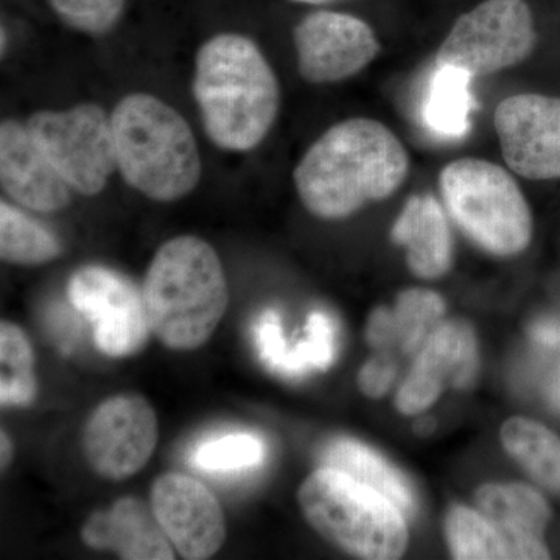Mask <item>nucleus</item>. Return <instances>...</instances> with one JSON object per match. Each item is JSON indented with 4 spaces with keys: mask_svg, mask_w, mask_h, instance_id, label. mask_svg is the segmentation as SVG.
Instances as JSON below:
<instances>
[{
    "mask_svg": "<svg viewBox=\"0 0 560 560\" xmlns=\"http://www.w3.org/2000/svg\"><path fill=\"white\" fill-rule=\"evenodd\" d=\"M410 156L382 121L355 117L334 125L293 172L302 205L323 220H342L404 186Z\"/></svg>",
    "mask_w": 560,
    "mask_h": 560,
    "instance_id": "obj_1",
    "label": "nucleus"
},
{
    "mask_svg": "<svg viewBox=\"0 0 560 560\" xmlns=\"http://www.w3.org/2000/svg\"><path fill=\"white\" fill-rule=\"evenodd\" d=\"M191 90L206 135L223 150H253L278 117V77L259 46L241 33H219L202 44Z\"/></svg>",
    "mask_w": 560,
    "mask_h": 560,
    "instance_id": "obj_2",
    "label": "nucleus"
},
{
    "mask_svg": "<svg viewBox=\"0 0 560 560\" xmlns=\"http://www.w3.org/2000/svg\"><path fill=\"white\" fill-rule=\"evenodd\" d=\"M142 296L151 334L173 350L201 348L230 304L219 254L194 235L172 238L158 249Z\"/></svg>",
    "mask_w": 560,
    "mask_h": 560,
    "instance_id": "obj_3",
    "label": "nucleus"
},
{
    "mask_svg": "<svg viewBox=\"0 0 560 560\" xmlns=\"http://www.w3.org/2000/svg\"><path fill=\"white\" fill-rule=\"evenodd\" d=\"M110 124L117 168L150 200H179L200 183L197 140L186 119L167 103L136 92L117 103Z\"/></svg>",
    "mask_w": 560,
    "mask_h": 560,
    "instance_id": "obj_4",
    "label": "nucleus"
},
{
    "mask_svg": "<svg viewBox=\"0 0 560 560\" xmlns=\"http://www.w3.org/2000/svg\"><path fill=\"white\" fill-rule=\"evenodd\" d=\"M298 501L305 521L341 550L363 559H399L408 547L404 512L363 482L329 467L305 478Z\"/></svg>",
    "mask_w": 560,
    "mask_h": 560,
    "instance_id": "obj_5",
    "label": "nucleus"
},
{
    "mask_svg": "<svg viewBox=\"0 0 560 560\" xmlns=\"http://www.w3.org/2000/svg\"><path fill=\"white\" fill-rule=\"evenodd\" d=\"M444 208L467 237L497 257L518 256L533 238V213L512 173L463 158L440 173Z\"/></svg>",
    "mask_w": 560,
    "mask_h": 560,
    "instance_id": "obj_6",
    "label": "nucleus"
},
{
    "mask_svg": "<svg viewBox=\"0 0 560 560\" xmlns=\"http://www.w3.org/2000/svg\"><path fill=\"white\" fill-rule=\"evenodd\" d=\"M537 44L536 21L525 0H482L460 14L436 51V65L474 79L521 65Z\"/></svg>",
    "mask_w": 560,
    "mask_h": 560,
    "instance_id": "obj_7",
    "label": "nucleus"
},
{
    "mask_svg": "<svg viewBox=\"0 0 560 560\" xmlns=\"http://www.w3.org/2000/svg\"><path fill=\"white\" fill-rule=\"evenodd\" d=\"M28 132L70 189L97 195L117 168L110 116L95 103L68 110H39L27 121Z\"/></svg>",
    "mask_w": 560,
    "mask_h": 560,
    "instance_id": "obj_8",
    "label": "nucleus"
},
{
    "mask_svg": "<svg viewBox=\"0 0 560 560\" xmlns=\"http://www.w3.org/2000/svg\"><path fill=\"white\" fill-rule=\"evenodd\" d=\"M68 298L77 312L91 323L95 346L105 355L121 359L138 353L149 341L142 291L119 272L84 267L73 272Z\"/></svg>",
    "mask_w": 560,
    "mask_h": 560,
    "instance_id": "obj_9",
    "label": "nucleus"
},
{
    "mask_svg": "<svg viewBox=\"0 0 560 560\" xmlns=\"http://www.w3.org/2000/svg\"><path fill=\"white\" fill-rule=\"evenodd\" d=\"M158 445L156 412L138 394L102 401L83 431V451L95 474L120 481L147 466Z\"/></svg>",
    "mask_w": 560,
    "mask_h": 560,
    "instance_id": "obj_10",
    "label": "nucleus"
},
{
    "mask_svg": "<svg viewBox=\"0 0 560 560\" xmlns=\"http://www.w3.org/2000/svg\"><path fill=\"white\" fill-rule=\"evenodd\" d=\"M298 70L312 84L348 80L381 54L374 28L355 14L318 10L305 14L293 28Z\"/></svg>",
    "mask_w": 560,
    "mask_h": 560,
    "instance_id": "obj_11",
    "label": "nucleus"
},
{
    "mask_svg": "<svg viewBox=\"0 0 560 560\" xmlns=\"http://www.w3.org/2000/svg\"><path fill=\"white\" fill-rule=\"evenodd\" d=\"M493 127L511 172L530 180L560 178V97L511 95L497 106Z\"/></svg>",
    "mask_w": 560,
    "mask_h": 560,
    "instance_id": "obj_12",
    "label": "nucleus"
},
{
    "mask_svg": "<svg viewBox=\"0 0 560 560\" xmlns=\"http://www.w3.org/2000/svg\"><path fill=\"white\" fill-rule=\"evenodd\" d=\"M151 508L184 559L212 558L226 540V518L219 500L195 478L161 475L151 488Z\"/></svg>",
    "mask_w": 560,
    "mask_h": 560,
    "instance_id": "obj_13",
    "label": "nucleus"
},
{
    "mask_svg": "<svg viewBox=\"0 0 560 560\" xmlns=\"http://www.w3.org/2000/svg\"><path fill=\"white\" fill-rule=\"evenodd\" d=\"M480 359L474 330L467 324H440L423 342L410 374L396 397L397 410L405 416L429 410L445 386L467 389L477 381Z\"/></svg>",
    "mask_w": 560,
    "mask_h": 560,
    "instance_id": "obj_14",
    "label": "nucleus"
},
{
    "mask_svg": "<svg viewBox=\"0 0 560 560\" xmlns=\"http://www.w3.org/2000/svg\"><path fill=\"white\" fill-rule=\"evenodd\" d=\"M0 180L14 201L36 212H57L70 201V186L47 160L27 125H0Z\"/></svg>",
    "mask_w": 560,
    "mask_h": 560,
    "instance_id": "obj_15",
    "label": "nucleus"
},
{
    "mask_svg": "<svg viewBox=\"0 0 560 560\" xmlns=\"http://www.w3.org/2000/svg\"><path fill=\"white\" fill-rule=\"evenodd\" d=\"M81 540L94 550H108L125 560H173L175 552L153 508L132 497L109 511L95 512L84 523Z\"/></svg>",
    "mask_w": 560,
    "mask_h": 560,
    "instance_id": "obj_16",
    "label": "nucleus"
},
{
    "mask_svg": "<svg viewBox=\"0 0 560 560\" xmlns=\"http://www.w3.org/2000/svg\"><path fill=\"white\" fill-rule=\"evenodd\" d=\"M433 195H411L394 221L390 238L407 253V265L420 279H440L453 264L447 213Z\"/></svg>",
    "mask_w": 560,
    "mask_h": 560,
    "instance_id": "obj_17",
    "label": "nucleus"
},
{
    "mask_svg": "<svg viewBox=\"0 0 560 560\" xmlns=\"http://www.w3.org/2000/svg\"><path fill=\"white\" fill-rule=\"evenodd\" d=\"M477 504L506 530L515 559H550L544 534L551 510L537 490L514 482L486 485L478 489Z\"/></svg>",
    "mask_w": 560,
    "mask_h": 560,
    "instance_id": "obj_18",
    "label": "nucleus"
},
{
    "mask_svg": "<svg viewBox=\"0 0 560 560\" xmlns=\"http://www.w3.org/2000/svg\"><path fill=\"white\" fill-rule=\"evenodd\" d=\"M474 77L466 70L436 65L422 105V120L430 132L445 140H460L469 135L471 113L477 109Z\"/></svg>",
    "mask_w": 560,
    "mask_h": 560,
    "instance_id": "obj_19",
    "label": "nucleus"
},
{
    "mask_svg": "<svg viewBox=\"0 0 560 560\" xmlns=\"http://www.w3.org/2000/svg\"><path fill=\"white\" fill-rule=\"evenodd\" d=\"M323 467L349 475L393 501L404 514L415 511V493L399 470L359 441L340 438L331 441L320 456Z\"/></svg>",
    "mask_w": 560,
    "mask_h": 560,
    "instance_id": "obj_20",
    "label": "nucleus"
},
{
    "mask_svg": "<svg viewBox=\"0 0 560 560\" xmlns=\"http://www.w3.org/2000/svg\"><path fill=\"white\" fill-rule=\"evenodd\" d=\"M512 458L545 488L560 492V438L534 420L511 418L500 431Z\"/></svg>",
    "mask_w": 560,
    "mask_h": 560,
    "instance_id": "obj_21",
    "label": "nucleus"
},
{
    "mask_svg": "<svg viewBox=\"0 0 560 560\" xmlns=\"http://www.w3.org/2000/svg\"><path fill=\"white\" fill-rule=\"evenodd\" d=\"M61 254V243L38 221L9 202L0 205V257L22 267L49 264Z\"/></svg>",
    "mask_w": 560,
    "mask_h": 560,
    "instance_id": "obj_22",
    "label": "nucleus"
},
{
    "mask_svg": "<svg viewBox=\"0 0 560 560\" xmlns=\"http://www.w3.org/2000/svg\"><path fill=\"white\" fill-rule=\"evenodd\" d=\"M445 537L453 558L512 559L504 530L481 512L455 506L445 517Z\"/></svg>",
    "mask_w": 560,
    "mask_h": 560,
    "instance_id": "obj_23",
    "label": "nucleus"
},
{
    "mask_svg": "<svg viewBox=\"0 0 560 560\" xmlns=\"http://www.w3.org/2000/svg\"><path fill=\"white\" fill-rule=\"evenodd\" d=\"M33 349L27 335L9 320L0 324V404L27 407L36 397Z\"/></svg>",
    "mask_w": 560,
    "mask_h": 560,
    "instance_id": "obj_24",
    "label": "nucleus"
},
{
    "mask_svg": "<svg viewBox=\"0 0 560 560\" xmlns=\"http://www.w3.org/2000/svg\"><path fill=\"white\" fill-rule=\"evenodd\" d=\"M390 313L396 348L412 355L440 326L445 302L436 291L411 289L401 291Z\"/></svg>",
    "mask_w": 560,
    "mask_h": 560,
    "instance_id": "obj_25",
    "label": "nucleus"
},
{
    "mask_svg": "<svg viewBox=\"0 0 560 560\" xmlns=\"http://www.w3.org/2000/svg\"><path fill=\"white\" fill-rule=\"evenodd\" d=\"M267 456V445L254 433H231L205 441L194 453L197 469L231 475L259 467Z\"/></svg>",
    "mask_w": 560,
    "mask_h": 560,
    "instance_id": "obj_26",
    "label": "nucleus"
},
{
    "mask_svg": "<svg viewBox=\"0 0 560 560\" xmlns=\"http://www.w3.org/2000/svg\"><path fill=\"white\" fill-rule=\"evenodd\" d=\"M51 13L72 31L101 36L119 24L128 0H46Z\"/></svg>",
    "mask_w": 560,
    "mask_h": 560,
    "instance_id": "obj_27",
    "label": "nucleus"
},
{
    "mask_svg": "<svg viewBox=\"0 0 560 560\" xmlns=\"http://www.w3.org/2000/svg\"><path fill=\"white\" fill-rule=\"evenodd\" d=\"M335 359V329L326 313L313 312L305 326L304 338L291 348V378L308 371H326Z\"/></svg>",
    "mask_w": 560,
    "mask_h": 560,
    "instance_id": "obj_28",
    "label": "nucleus"
},
{
    "mask_svg": "<svg viewBox=\"0 0 560 560\" xmlns=\"http://www.w3.org/2000/svg\"><path fill=\"white\" fill-rule=\"evenodd\" d=\"M254 341H256L259 359L264 361L265 366L282 377L291 378V348L283 338L278 312L265 311L261 313L254 326Z\"/></svg>",
    "mask_w": 560,
    "mask_h": 560,
    "instance_id": "obj_29",
    "label": "nucleus"
},
{
    "mask_svg": "<svg viewBox=\"0 0 560 560\" xmlns=\"http://www.w3.org/2000/svg\"><path fill=\"white\" fill-rule=\"evenodd\" d=\"M396 361L388 352L378 353L377 357L366 361L359 374V388L372 399L385 396L396 378Z\"/></svg>",
    "mask_w": 560,
    "mask_h": 560,
    "instance_id": "obj_30",
    "label": "nucleus"
},
{
    "mask_svg": "<svg viewBox=\"0 0 560 560\" xmlns=\"http://www.w3.org/2000/svg\"><path fill=\"white\" fill-rule=\"evenodd\" d=\"M366 340L378 352L396 349L390 308L378 307L371 313L366 326Z\"/></svg>",
    "mask_w": 560,
    "mask_h": 560,
    "instance_id": "obj_31",
    "label": "nucleus"
},
{
    "mask_svg": "<svg viewBox=\"0 0 560 560\" xmlns=\"http://www.w3.org/2000/svg\"><path fill=\"white\" fill-rule=\"evenodd\" d=\"M534 341L540 345L548 346V348H560V323L556 320H540L534 324L530 329Z\"/></svg>",
    "mask_w": 560,
    "mask_h": 560,
    "instance_id": "obj_32",
    "label": "nucleus"
},
{
    "mask_svg": "<svg viewBox=\"0 0 560 560\" xmlns=\"http://www.w3.org/2000/svg\"><path fill=\"white\" fill-rule=\"evenodd\" d=\"M11 458H13V444H11L5 430H2V433H0V460H2L3 470L10 466Z\"/></svg>",
    "mask_w": 560,
    "mask_h": 560,
    "instance_id": "obj_33",
    "label": "nucleus"
},
{
    "mask_svg": "<svg viewBox=\"0 0 560 560\" xmlns=\"http://www.w3.org/2000/svg\"><path fill=\"white\" fill-rule=\"evenodd\" d=\"M289 2L308 7H330L337 5V3L349 2V0H289Z\"/></svg>",
    "mask_w": 560,
    "mask_h": 560,
    "instance_id": "obj_34",
    "label": "nucleus"
},
{
    "mask_svg": "<svg viewBox=\"0 0 560 560\" xmlns=\"http://www.w3.org/2000/svg\"><path fill=\"white\" fill-rule=\"evenodd\" d=\"M551 399L552 404H555L556 407H558L560 410V375L558 377V381L555 382V385H552Z\"/></svg>",
    "mask_w": 560,
    "mask_h": 560,
    "instance_id": "obj_35",
    "label": "nucleus"
}]
</instances>
